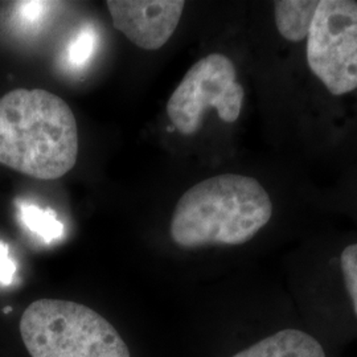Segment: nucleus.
<instances>
[{
  "label": "nucleus",
  "instance_id": "nucleus-1",
  "mask_svg": "<svg viewBox=\"0 0 357 357\" xmlns=\"http://www.w3.org/2000/svg\"><path fill=\"white\" fill-rule=\"evenodd\" d=\"M78 158L76 116L44 89H15L0 98V165L38 180L63 178Z\"/></svg>",
  "mask_w": 357,
  "mask_h": 357
},
{
  "label": "nucleus",
  "instance_id": "nucleus-4",
  "mask_svg": "<svg viewBox=\"0 0 357 357\" xmlns=\"http://www.w3.org/2000/svg\"><path fill=\"white\" fill-rule=\"evenodd\" d=\"M243 85L229 57L213 53L187 72L167 103V115L183 135L197 132L204 115L215 109L224 122H236L243 109Z\"/></svg>",
  "mask_w": 357,
  "mask_h": 357
},
{
  "label": "nucleus",
  "instance_id": "nucleus-2",
  "mask_svg": "<svg viewBox=\"0 0 357 357\" xmlns=\"http://www.w3.org/2000/svg\"><path fill=\"white\" fill-rule=\"evenodd\" d=\"M273 216V203L255 178L224 174L185 192L171 220L174 243L187 249L250 241Z\"/></svg>",
  "mask_w": 357,
  "mask_h": 357
},
{
  "label": "nucleus",
  "instance_id": "nucleus-5",
  "mask_svg": "<svg viewBox=\"0 0 357 357\" xmlns=\"http://www.w3.org/2000/svg\"><path fill=\"white\" fill-rule=\"evenodd\" d=\"M306 54L311 72L332 94L357 89V1H319Z\"/></svg>",
  "mask_w": 357,
  "mask_h": 357
},
{
  "label": "nucleus",
  "instance_id": "nucleus-6",
  "mask_svg": "<svg viewBox=\"0 0 357 357\" xmlns=\"http://www.w3.org/2000/svg\"><path fill=\"white\" fill-rule=\"evenodd\" d=\"M107 10L115 29L137 47L156 51L175 33L185 1L183 0H109Z\"/></svg>",
  "mask_w": 357,
  "mask_h": 357
},
{
  "label": "nucleus",
  "instance_id": "nucleus-12",
  "mask_svg": "<svg viewBox=\"0 0 357 357\" xmlns=\"http://www.w3.org/2000/svg\"><path fill=\"white\" fill-rule=\"evenodd\" d=\"M16 275V265L10 257V249L7 243L0 241V283L3 286L13 284Z\"/></svg>",
  "mask_w": 357,
  "mask_h": 357
},
{
  "label": "nucleus",
  "instance_id": "nucleus-3",
  "mask_svg": "<svg viewBox=\"0 0 357 357\" xmlns=\"http://www.w3.org/2000/svg\"><path fill=\"white\" fill-rule=\"evenodd\" d=\"M20 335L32 357H131L110 321L70 301L31 303L20 319Z\"/></svg>",
  "mask_w": 357,
  "mask_h": 357
},
{
  "label": "nucleus",
  "instance_id": "nucleus-10",
  "mask_svg": "<svg viewBox=\"0 0 357 357\" xmlns=\"http://www.w3.org/2000/svg\"><path fill=\"white\" fill-rule=\"evenodd\" d=\"M96 40L97 33L94 32L93 26H84L81 31H78L76 38L70 41L68 47V63L75 68L86 64L94 51Z\"/></svg>",
  "mask_w": 357,
  "mask_h": 357
},
{
  "label": "nucleus",
  "instance_id": "nucleus-7",
  "mask_svg": "<svg viewBox=\"0 0 357 357\" xmlns=\"http://www.w3.org/2000/svg\"><path fill=\"white\" fill-rule=\"evenodd\" d=\"M231 357H327L323 345L311 333L298 328H283Z\"/></svg>",
  "mask_w": 357,
  "mask_h": 357
},
{
  "label": "nucleus",
  "instance_id": "nucleus-11",
  "mask_svg": "<svg viewBox=\"0 0 357 357\" xmlns=\"http://www.w3.org/2000/svg\"><path fill=\"white\" fill-rule=\"evenodd\" d=\"M340 268L345 290L349 295L352 308L357 318V243H351L340 255Z\"/></svg>",
  "mask_w": 357,
  "mask_h": 357
},
{
  "label": "nucleus",
  "instance_id": "nucleus-8",
  "mask_svg": "<svg viewBox=\"0 0 357 357\" xmlns=\"http://www.w3.org/2000/svg\"><path fill=\"white\" fill-rule=\"evenodd\" d=\"M318 6V0L274 1V20L282 38L291 43L308 38Z\"/></svg>",
  "mask_w": 357,
  "mask_h": 357
},
{
  "label": "nucleus",
  "instance_id": "nucleus-9",
  "mask_svg": "<svg viewBox=\"0 0 357 357\" xmlns=\"http://www.w3.org/2000/svg\"><path fill=\"white\" fill-rule=\"evenodd\" d=\"M19 212L26 229L43 241L52 243L63 237L64 225L52 209H41L36 205L24 203L19 206Z\"/></svg>",
  "mask_w": 357,
  "mask_h": 357
}]
</instances>
